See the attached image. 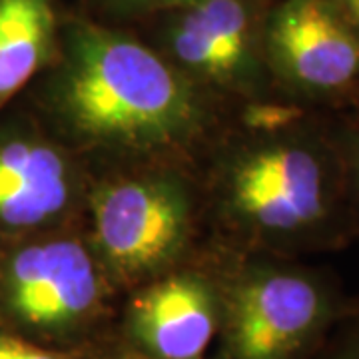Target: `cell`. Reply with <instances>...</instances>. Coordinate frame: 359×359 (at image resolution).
<instances>
[{
  "mask_svg": "<svg viewBox=\"0 0 359 359\" xmlns=\"http://www.w3.org/2000/svg\"><path fill=\"white\" fill-rule=\"evenodd\" d=\"M205 204L236 254L299 257L355 240L332 120L280 98L245 106L244 128L210 172Z\"/></svg>",
  "mask_w": 359,
  "mask_h": 359,
  "instance_id": "cell-2",
  "label": "cell"
},
{
  "mask_svg": "<svg viewBox=\"0 0 359 359\" xmlns=\"http://www.w3.org/2000/svg\"><path fill=\"white\" fill-rule=\"evenodd\" d=\"M202 194L180 164L110 170L90 182L86 242L114 290H134L184 266Z\"/></svg>",
  "mask_w": 359,
  "mask_h": 359,
  "instance_id": "cell-4",
  "label": "cell"
},
{
  "mask_svg": "<svg viewBox=\"0 0 359 359\" xmlns=\"http://www.w3.org/2000/svg\"><path fill=\"white\" fill-rule=\"evenodd\" d=\"M82 351H62L39 346L11 332L0 334V359H82Z\"/></svg>",
  "mask_w": 359,
  "mask_h": 359,
  "instance_id": "cell-13",
  "label": "cell"
},
{
  "mask_svg": "<svg viewBox=\"0 0 359 359\" xmlns=\"http://www.w3.org/2000/svg\"><path fill=\"white\" fill-rule=\"evenodd\" d=\"M188 0H100L102 11L114 20H140L180 6Z\"/></svg>",
  "mask_w": 359,
  "mask_h": 359,
  "instance_id": "cell-14",
  "label": "cell"
},
{
  "mask_svg": "<svg viewBox=\"0 0 359 359\" xmlns=\"http://www.w3.org/2000/svg\"><path fill=\"white\" fill-rule=\"evenodd\" d=\"M271 88L313 110L359 102V30L334 0H273L264 32Z\"/></svg>",
  "mask_w": 359,
  "mask_h": 359,
  "instance_id": "cell-7",
  "label": "cell"
},
{
  "mask_svg": "<svg viewBox=\"0 0 359 359\" xmlns=\"http://www.w3.org/2000/svg\"><path fill=\"white\" fill-rule=\"evenodd\" d=\"M114 292L74 228L14 242L0 259V318L11 334L39 346L62 351L92 346Z\"/></svg>",
  "mask_w": 359,
  "mask_h": 359,
  "instance_id": "cell-5",
  "label": "cell"
},
{
  "mask_svg": "<svg viewBox=\"0 0 359 359\" xmlns=\"http://www.w3.org/2000/svg\"><path fill=\"white\" fill-rule=\"evenodd\" d=\"M316 359H359V297L353 309L337 323Z\"/></svg>",
  "mask_w": 359,
  "mask_h": 359,
  "instance_id": "cell-12",
  "label": "cell"
},
{
  "mask_svg": "<svg viewBox=\"0 0 359 359\" xmlns=\"http://www.w3.org/2000/svg\"><path fill=\"white\" fill-rule=\"evenodd\" d=\"M219 285L216 359H316L358 299L330 269L273 254H236Z\"/></svg>",
  "mask_w": 359,
  "mask_h": 359,
  "instance_id": "cell-3",
  "label": "cell"
},
{
  "mask_svg": "<svg viewBox=\"0 0 359 359\" xmlns=\"http://www.w3.org/2000/svg\"><path fill=\"white\" fill-rule=\"evenodd\" d=\"M273 0H188L152 16L154 42L198 88L245 104L278 98L271 88L264 32Z\"/></svg>",
  "mask_w": 359,
  "mask_h": 359,
  "instance_id": "cell-6",
  "label": "cell"
},
{
  "mask_svg": "<svg viewBox=\"0 0 359 359\" xmlns=\"http://www.w3.org/2000/svg\"><path fill=\"white\" fill-rule=\"evenodd\" d=\"M334 2L347 20L359 30V0H334Z\"/></svg>",
  "mask_w": 359,
  "mask_h": 359,
  "instance_id": "cell-16",
  "label": "cell"
},
{
  "mask_svg": "<svg viewBox=\"0 0 359 359\" xmlns=\"http://www.w3.org/2000/svg\"><path fill=\"white\" fill-rule=\"evenodd\" d=\"M62 22L56 0H0V110L52 65Z\"/></svg>",
  "mask_w": 359,
  "mask_h": 359,
  "instance_id": "cell-10",
  "label": "cell"
},
{
  "mask_svg": "<svg viewBox=\"0 0 359 359\" xmlns=\"http://www.w3.org/2000/svg\"><path fill=\"white\" fill-rule=\"evenodd\" d=\"M335 144L344 160L347 182V200L353 219L355 240H359V118L332 120Z\"/></svg>",
  "mask_w": 359,
  "mask_h": 359,
  "instance_id": "cell-11",
  "label": "cell"
},
{
  "mask_svg": "<svg viewBox=\"0 0 359 359\" xmlns=\"http://www.w3.org/2000/svg\"><path fill=\"white\" fill-rule=\"evenodd\" d=\"M82 359H156L126 344L122 337L108 346H92L82 351Z\"/></svg>",
  "mask_w": 359,
  "mask_h": 359,
  "instance_id": "cell-15",
  "label": "cell"
},
{
  "mask_svg": "<svg viewBox=\"0 0 359 359\" xmlns=\"http://www.w3.org/2000/svg\"><path fill=\"white\" fill-rule=\"evenodd\" d=\"M44 128L84 160L180 164L212 134L216 98L132 32L86 16L62 22L42 72Z\"/></svg>",
  "mask_w": 359,
  "mask_h": 359,
  "instance_id": "cell-1",
  "label": "cell"
},
{
  "mask_svg": "<svg viewBox=\"0 0 359 359\" xmlns=\"http://www.w3.org/2000/svg\"><path fill=\"white\" fill-rule=\"evenodd\" d=\"M222 311L219 276L178 266L130 290L122 339L156 359H205Z\"/></svg>",
  "mask_w": 359,
  "mask_h": 359,
  "instance_id": "cell-9",
  "label": "cell"
},
{
  "mask_svg": "<svg viewBox=\"0 0 359 359\" xmlns=\"http://www.w3.org/2000/svg\"><path fill=\"white\" fill-rule=\"evenodd\" d=\"M86 164L39 124L0 130V238L22 242L84 218Z\"/></svg>",
  "mask_w": 359,
  "mask_h": 359,
  "instance_id": "cell-8",
  "label": "cell"
}]
</instances>
